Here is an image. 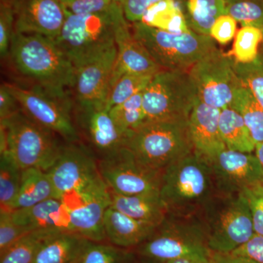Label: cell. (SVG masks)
Masks as SVG:
<instances>
[{
	"label": "cell",
	"mask_w": 263,
	"mask_h": 263,
	"mask_svg": "<svg viewBox=\"0 0 263 263\" xmlns=\"http://www.w3.org/2000/svg\"><path fill=\"white\" fill-rule=\"evenodd\" d=\"M143 91L109 110L118 127L127 136L146 120L143 105Z\"/></svg>",
	"instance_id": "cell-33"
},
{
	"label": "cell",
	"mask_w": 263,
	"mask_h": 263,
	"mask_svg": "<svg viewBox=\"0 0 263 263\" xmlns=\"http://www.w3.org/2000/svg\"><path fill=\"white\" fill-rule=\"evenodd\" d=\"M46 172L55 198L61 200L75 196L102 178L95 157L78 143L62 146L56 162Z\"/></svg>",
	"instance_id": "cell-13"
},
{
	"label": "cell",
	"mask_w": 263,
	"mask_h": 263,
	"mask_svg": "<svg viewBox=\"0 0 263 263\" xmlns=\"http://www.w3.org/2000/svg\"><path fill=\"white\" fill-rule=\"evenodd\" d=\"M198 99L189 71L161 70L143 91L144 122L189 119Z\"/></svg>",
	"instance_id": "cell-9"
},
{
	"label": "cell",
	"mask_w": 263,
	"mask_h": 263,
	"mask_svg": "<svg viewBox=\"0 0 263 263\" xmlns=\"http://www.w3.org/2000/svg\"><path fill=\"white\" fill-rule=\"evenodd\" d=\"M117 58V44L75 66V90L77 103L91 104L105 108L109 85Z\"/></svg>",
	"instance_id": "cell-15"
},
{
	"label": "cell",
	"mask_w": 263,
	"mask_h": 263,
	"mask_svg": "<svg viewBox=\"0 0 263 263\" xmlns=\"http://www.w3.org/2000/svg\"><path fill=\"white\" fill-rule=\"evenodd\" d=\"M227 14L242 27H254L263 32V0H224Z\"/></svg>",
	"instance_id": "cell-36"
},
{
	"label": "cell",
	"mask_w": 263,
	"mask_h": 263,
	"mask_svg": "<svg viewBox=\"0 0 263 263\" xmlns=\"http://www.w3.org/2000/svg\"><path fill=\"white\" fill-rule=\"evenodd\" d=\"M8 86L22 111L32 120L61 136L67 143H78L79 133L71 118L72 105L67 97L57 96L37 86Z\"/></svg>",
	"instance_id": "cell-11"
},
{
	"label": "cell",
	"mask_w": 263,
	"mask_h": 263,
	"mask_svg": "<svg viewBox=\"0 0 263 263\" xmlns=\"http://www.w3.org/2000/svg\"><path fill=\"white\" fill-rule=\"evenodd\" d=\"M57 233L60 232L47 230L29 232L0 254V263H34L45 242Z\"/></svg>",
	"instance_id": "cell-30"
},
{
	"label": "cell",
	"mask_w": 263,
	"mask_h": 263,
	"mask_svg": "<svg viewBox=\"0 0 263 263\" xmlns=\"http://www.w3.org/2000/svg\"><path fill=\"white\" fill-rule=\"evenodd\" d=\"M29 232L27 228L15 224L11 212H0V254Z\"/></svg>",
	"instance_id": "cell-39"
},
{
	"label": "cell",
	"mask_w": 263,
	"mask_h": 263,
	"mask_svg": "<svg viewBox=\"0 0 263 263\" xmlns=\"http://www.w3.org/2000/svg\"><path fill=\"white\" fill-rule=\"evenodd\" d=\"M132 32L150 53L162 70H186L216 49L210 35L191 31L185 33L165 32L141 22L133 23Z\"/></svg>",
	"instance_id": "cell-8"
},
{
	"label": "cell",
	"mask_w": 263,
	"mask_h": 263,
	"mask_svg": "<svg viewBox=\"0 0 263 263\" xmlns=\"http://www.w3.org/2000/svg\"><path fill=\"white\" fill-rule=\"evenodd\" d=\"M113 1L115 2V3H118V4L122 5L124 0H113Z\"/></svg>",
	"instance_id": "cell-49"
},
{
	"label": "cell",
	"mask_w": 263,
	"mask_h": 263,
	"mask_svg": "<svg viewBox=\"0 0 263 263\" xmlns=\"http://www.w3.org/2000/svg\"><path fill=\"white\" fill-rule=\"evenodd\" d=\"M100 175L108 188L122 195L160 193L162 171L150 168L124 146L102 157Z\"/></svg>",
	"instance_id": "cell-10"
},
{
	"label": "cell",
	"mask_w": 263,
	"mask_h": 263,
	"mask_svg": "<svg viewBox=\"0 0 263 263\" xmlns=\"http://www.w3.org/2000/svg\"><path fill=\"white\" fill-rule=\"evenodd\" d=\"M221 110L198 99L189 117V128L194 152L212 161L227 149L219 130Z\"/></svg>",
	"instance_id": "cell-19"
},
{
	"label": "cell",
	"mask_w": 263,
	"mask_h": 263,
	"mask_svg": "<svg viewBox=\"0 0 263 263\" xmlns=\"http://www.w3.org/2000/svg\"><path fill=\"white\" fill-rule=\"evenodd\" d=\"M241 193L248 202L254 232L263 235V184L246 189Z\"/></svg>",
	"instance_id": "cell-41"
},
{
	"label": "cell",
	"mask_w": 263,
	"mask_h": 263,
	"mask_svg": "<svg viewBox=\"0 0 263 263\" xmlns=\"http://www.w3.org/2000/svg\"><path fill=\"white\" fill-rule=\"evenodd\" d=\"M15 224L29 231L37 230L72 232L70 212L62 200L51 198L32 206L11 212Z\"/></svg>",
	"instance_id": "cell-20"
},
{
	"label": "cell",
	"mask_w": 263,
	"mask_h": 263,
	"mask_svg": "<svg viewBox=\"0 0 263 263\" xmlns=\"http://www.w3.org/2000/svg\"><path fill=\"white\" fill-rule=\"evenodd\" d=\"M234 60L216 48L190 69L200 100L223 110L230 107L241 81L234 70Z\"/></svg>",
	"instance_id": "cell-12"
},
{
	"label": "cell",
	"mask_w": 263,
	"mask_h": 263,
	"mask_svg": "<svg viewBox=\"0 0 263 263\" xmlns=\"http://www.w3.org/2000/svg\"><path fill=\"white\" fill-rule=\"evenodd\" d=\"M15 32L13 10L6 3L0 1V55L3 60L9 57L10 44Z\"/></svg>",
	"instance_id": "cell-38"
},
{
	"label": "cell",
	"mask_w": 263,
	"mask_h": 263,
	"mask_svg": "<svg viewBox=\"0 0 263 263\" xmlns=\"http://www.w3.org/2000/svg\"><path fill=\"white\" fill-rule=\"evenodd\" d=\"M141 23L172 33L191 32L177 0H161L147 9Z\"/></svg>",
	"instance_id": "cell-28"
},
{
	"label": "cell",
	"mask_w": 263,
	"mask_h": 263,
	"mask_svg": "<svg viewBox=\"0 0 263 263\" xmlns=\"http://www.w3.org/2000/svg\"><path fill=\"white\" fill-rule=\"evenodd\" d=\"M161 0H124L122 8L124 15L132 24L141 22L147 9Z\"/></svg>",
	"instance_id": "cell-44"
},
{
	"label": "cell",
	"mask_w": 263,
	"mask_h": 263,
	"mask_svg": "<svg viewBox=\"0 0 263 263\" xmlns=\"http://www.w3.org/2000/svg\"><path fill=\"white\" fill-rule=\"evenodd\" d=\"M211 252L231 253L255 233L243 193H217L198 213Z\"/></svg>",
	"instance_id": "cell-5"
},
{
	"label": "cell",
	"mask_w": 263,
	"mask_h": 263,
	"mask_svg": "<svg viewBox=\"0 0 263 263\" xmlns=\"http://www.w3.org/2000/svg\"><path fill=\"white\" fill-rule=\"evenodd\" d=\"M22 171L7 152L0 153V212H12L20 190Z\"/></svg>",
	"instance_id": "cell-31"
},
{
	"label": "cell",
	"mask_w": 263,
	"mask_h": 263,
	"mask_svg": "<svg viewBox=\"0 0 263 263\" xmlns=\"http://www.w3.org/2000/svg\"><path fill=\"white\" fill-rule=\"evenodd\" d=\"M125 146L142 163L163 172L194 152L189 119L144 122L128 134Z\"/></svg>",
	"instance_id": "cell-4"
},
{
	"label": "cell",
	"mask_w": 263,
	"mask_h": 263,
	"mask_svg": "<svg viewBox=\"0 0 263 263\" xmlns=\"http://www.w3.org/2000/svg\"><path fill=\"white\" fill-rule=\"evenodd\" d=\"M167 263H212L210 257L204 255H190L173 259Z\"/></svg>",
	"instance_id": "cell-47"
},
{
	"label": "cell",
	"mask_w": 263,
	"mask_h": 263,
	"mask_svg": "<svg viewBox=\"0 0 263 263\" xmlns=\"http://www.w3.org/2000/svg\"><path fill=\"white\" fill-rule=\"evenodd\" d=\"M231 254L263 263V235L254 233L250 239L235 249Z\"/></svg>",
	"instance_id": "cell-43"
},
{
	"label": "cell",
	"mask_w": 263,
	"mask_h": 263,
	"mask_svg": "<svg viewBox=\"0 0 263 263\" xmlns=\"http://www.w3.org/2000/svg\"><path fill=\"white\" fill-rule=\"evenodd\" d=\"M110 206L137 220L159 226L168 215L160 193L122 195L110 190Z\"/></svg>",
	"instance_id": "cell-23"
},
{
	"label": "cell",
	"mask_w": 263,
	"mask_h": 263,
	"mask_svg": "<svg viewBox=\"0 0 263 263\" xmlns=\"http://www.w3.org/2000/svg\"><path fill=\"white\" fill-rule=\"evenodd\" d=\"M254 153H255V155L258 157L259 162L262 164L263 167V143L256 145Z\"/></svg>",
	"instance_id": "cell-48"
},
{
	"label": "cell",
	"mask_w": 263,
	"mask_h": 263,
	"mask_svg": "<svg viewBox=\"0 0 263 263\" xmlns=\"http://www.w3.org/2000/svg\"><path fill=\"white\" fill-rule=\"evenodd\" d=\"M115 42L117 58L109 85L108 94L114 84L124 74L154 76L162 70L146 48L133 35L127 18L123 19L118 24Z\"/></svg>",
	"instance_id": "cell-18"
},
{
	"label": "cell",
	"mask_w": 263,
	"mask_h": 263,
	"mask_svg": "<svg viewBox=\"0 0 263 263\" xmlns=\"http://www.w3.org/2000/svg\"><path fill=\"white\" fill-rule=\"evenodd\" d=\"M260 52H262L263 53V42L262 43V46H261Z\"/></svg>",
	"instance_id": "cell-50"
},
{
	"label": "cell",
	"mask_w": 263,
	"mask_h": 263,
	"mask_svg": "<svg viewBox=\"0 0 263 263\" xmlns=\"http://www.w3.org/2000/svg\"><path fill=\"white\" fill-rule=\"evenodd\" d=\"M9 5L15 18V32L35 33L55 40L65 13L59 0H0Z\"/></svg>",
	"instance_id": "cell-16"
},
{
	"label": "cell",
	"mask_w": 263,
	"mask_h": 263,
	"mask_svg": "<svg viewBox=\"0 0 263 263\" xmlns=\"http://www.w3.org/2000/svg\"><path fill=\"white\" fill-rule=\"evenodd\" d=\"M79 263H138L133 249L89 240Z\"/></svg>",
	"instance_id": "cell-32"
},
{
	"label": "cell",
	"mask_w": 263,
	"mask_h": 263,
	"mask_svg": "<svg viewBox=\"0 0 263 263\" xmlns=\"http://www.w3.org/2000/svg\"><path fill=\"white\" fill-rule=\"evenodd\" d=\"M110 206V194L108 189L69 210L74 233H79L91 241H108L104 228V216Z\"/></svg>",
	"instance_id": "cell-21"
},
{
	"label": "cell",
	"mask_w": 263,
	"mask_h": 263,
	"mask_svg": "<svg viewBox=\"0 0 263 263\" xmlns=\"http://www.w3.org/2000/svg\"><path fill=\"white\" fill-rule=\"evenodd\" d=\"M9 57L19 73L52 94L66 98L73 86V64L51 37L15 32Z\"/></svg>",
	"instance_id": "cell-1"
},
{
	"label": "cell",
	"mask_w": 263,
	"mask_h": 263,
	"mask_svg": "<svg viewBox=\"0 0 263 263\" xmlns=\"http://www.w3.org/2000/svg\"><path fill=\"white\" fill-rule=\"evenodd\" d=\"M263 42V32L254 27H242L235 36L231 51L228 53L237 63L247 64L258 57L259 47Z\"/></svg>",
	"instance_id": "cell-34"
},
{
	"label": "cell",
	"mask_w": 263,
	"mask_h": 263,
	"mask_svg": "<svg viewBox=\"0 0 263 263\" xmlns=\"http://www.w3.org/2000/svg\"><path fill=\"white\" fill-rule=\"evenodd\" d=\"M210 259L212 263H259L252 259L234 255L231 253H218L211 252Z\"/></svg>",
	"instance_id": "cell-46"
},
{
	"label": "cell",
	"mask_w": 263,
	"mask_h": 263,
	"mask_svg": "<svg viewBox=\"0 0 263 263\" xmlns=\"http://www.w3.org/2000/svg\"><path fill=\"white\" fill-rule=\"evenodd\" d=\"M65 13V22L55 41L74 67L115 44L116 28L126 18L122 5L119 4L101 13Z\"/></svg>",
	"instance_id": "cell-7"
},
{
	"label": "cell",
	"mask_w": 263,
	"mask_h": 263,
	"mask_svg": "<svg viewBox=\"0 0 263 263\" xmlns=\"http://www.w3.org/2000/svg\"><path fill=\"white\" fill-rule=\"evenodd\" d=\"M188 27L193 32L209 35L216 19L227 14L224 0H177Z\"/></svg>",
	"instance_id": "cell-26"
},
{
	"label": "cell",
	"mask_w": 263,
	"mask_h": 263,
	"mask_svg": "<svg viewBox=\"0 0 263 263\" xmlns=\"http://www.w3.org/2000/svg\"><path fill=\"white\" fill-rule=\"evenodd\" d=\"M237 23L238 22L230 15H221L216 19L209 35L220 44H227L236 34Z\"/></svg>",
	"instance_id": "cell-42"
},
{
	"label": "cell",
	"mask_w": 263,
	"mask_h": 263,
	"mask_svg": "<svg viewBox=\"0 0 263 263\" xmlns=\"http://www.w3.org/2000/svg\"><path fill=\"white\" fill-rule=\"evenodd\" d=\"M242 84L247 86L263 108V53L259 51L254 61L247 64L233 63Z\"/></svg>",
	"instance_id": "cell-37"
},
{
	"label": "cell",
	"mask_w": 263,
	"mask_h": 263,
	"mask_svg": "<svg viewBox=\"0 0 263 263\" xmlns=\"http://www.w3.org/2000/svg\"><path fill=\"white\" fill-rule=\"evenodd\" d=\"M154 76L124 74L110 89L105 102V108L109 111L114 107L121 105L135 95L143 91Z\"/></svg>",
	"instance_id": "cell-35"
},
{
	"label": "cell",
	"mask_w": 263,
	"mask_h": 263,
	"mask_svg": "<svg viewBox=\"0 0 263 263\" xmlns=\"http://www.w3.org/2000/svg\"><path fill=\"white\" fill-rule=\"evenodd\" d=\"M51 198H55L54 190L47 172L34 167L24 169L20 190L12 206V212L32 206Z\"/></svg>",
	"instance_id": "cell-25"
},
{
	"label": "cell",
	"mask_w": 263,
	"mask_h": 263,
	"mask_svg": "<svg viewBox=\"0 0 263 263\" xmlns=\"http://www.w3.org/2000/svg\"><path fill=\"white\" fill-rule=\"evenodd\" d=\"M210 163L217 193H241L263 184V167L255 153L226 149Z\"/></svg>",
	"instance_id": "cell-14"
},
{
	"label": "cell",
	"mask_w": 263,
	"mask_h": 263,
	"mask_svg": "<svg viewBox=\"0 0 263 263\" xmlns=\"http://www.w3.org/2000/svg\"><path fill=\"white\" fill-rule=\"evenodd\" d=\"M216 193L210 161L196 152L162 172L160 195L171 214H198Z\"/></svg>",
	"instance_id": "cell-2"
},
{
	"label": "cell",
	"mask_w": 263,
	"mask_h": 263,
	"mask_svg": "<svg viewBox=\"0 0 263 263\" xmlns=\"http://www.w3.org/2000/svg\"><path fill=\"white\" fill-rule=\"evenodd\" d=\"M133 251L138 263H167L186 256L211 254L198 214L169 213L155 232Z\"/></svg>",
	"instance_id": "cell-3"
},
{
	"label": "cell",
	"mask_w": 263,
	"mask_h": 263,
	"mask_svg": "<svg viewBox=\"0 0 263 263\" xmlns=\"http://www.w3.org/2000/svg\"><path fill=\"white\" fill-rule=\"evenodd\" d=\"M21 110L18 100L12 93L8 84H2L0 87V121L8 119Z\"/></svg>",
	"instance_id": "cell-45"
},
{
	"label": "cell",
	"mask_w": 263,
	"mask_h": 263,
	"mask_svg": "<svg viewBox=\"0 0 263 263\" xmlns=\"http://www.w3.org/2000/svg\"><path fill=\"white\" fill-rule=\"evenodd\" d=\"M157 227L133 219L111 206L107 209L104 216L107 240L111 245L123 249L136 248L155 232Z\"/></svg>",
	"instance_id": "cell-22"
},
{
	"label": "cell",
	"mask_w": 263,
	"mask_h": 263,
	"mask_svg": "<svg viewBox=\"0 0 263 263\" xmlns=\"http://www.w3.org/2000/svg\"><path fill=\"white\" fill-rule=\"evenodd\" d=\"M55 135L19 110L0 121V153L7 152L22 170L48 171L62 148Z\"/></svg>",
	"instance_id": "cell-6"
},
{
	"label": "cell",
	"mask_w": 263,
	"mask_h": 263,
	"mask_svg": "<svg viewBox=\"0 0 263 263\" xmlns=\"http://www.w3.org/2000/svg\"><path fill=\"white\" fill-rule=\"evenodd\" d=\"M89 241L79 233H57L45 242L34 263H79Z\"/></svg>",
	"instance_id": "cell-24"
},
{
	"label": "cell",
	"mask_w": 263,
	"mask_h": 263,
	"mask_svg": "<svg viewBox=\"0 0 263 263\" xmlns=\"http://www.w3.org/2000/svg\"><path fill=\"white\" fill-rule=\"evenodd\" d=\"M65 12L75 15L101 13L113 8V0H59Z\"/></svg>",
	"instance_id": "cell-40"
},
{
	"label": "cell",
	"mask_w": 263,
	"mask_h": 263,
	"mask_svg": "<svg viewBox=\"0 0 263 263\" xmlns=\"http://www.w3.org/2000/svg\"><path fill=\"white\" fill-rule=\"evenodd\" d=\"M230 108L243 118L256 145L263 143V108L242 83L235 90Z\"/></svg>",
	"instance_id": "cell-29"
},
{
	"label": "cell",
	"mask_w": 263,
	"mask_h": 263,
	"mask_svg": "<svg viewBox=\"0 0 263 263\" xmlns=\"http://www.w3.org/2000/svg\"><path fill=\"white\" fill-rule=\"evenodd\" d=\"M219 125L227 149L246 153L254 152L255 142L243 118L238 112L230 107L221 110Z\"/></svg>",
	"instance_id": "cell-27"
},
{
	"label": "cell",
	"mask_w": 263,
	"mask_h": 263,
	"mask_svg": "<svg viewBox=\"0 0 263 263\" xmlns=\"http://www.w3.org/2000/svg\"><path fill=\"white\" fill-rule=\"evenodd\" d=\"M76 117L83 134L103 157L125 146L127 135L118 127L104 107L77 103Z\"/></svg>",
	"instance_id": "cell-17"
}]
</instances>
